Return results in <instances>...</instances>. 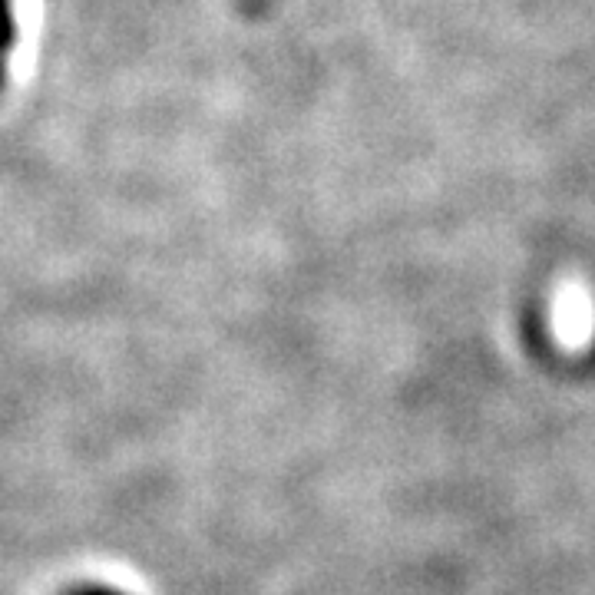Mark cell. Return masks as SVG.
<instances>
[{
    "instance_id": "obj_1",
    "label": "cell",
    "mask_w": 595,
    "mask_h": 595,
    "mask_svg": "<svg viewBox=\"0 0 595 595\" xmlns=\"http://www.w3.org/2000/svg\"><path fill=\"white\" fill-rule=\"evenodd\" d=\"M86 595H119V592H86Z\"/></svg>"
}]
</instances>
